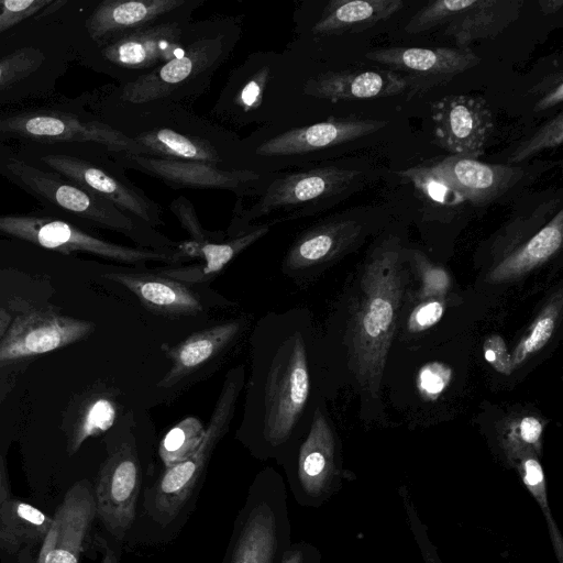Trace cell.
<instances>
[{
    "instance_id": "cell-5",
    "label": "cell",
    "mask_w": 563,
    "mask_h": 563,
    "mask_svg": "<svg viewBox=\"0 0 563 563\" xmlns=\"http://www.w3.org/2000/svg\"><path fill=\"white\" fill-rule=\"evenodd\" d=\"M0 175L42 205L121 233L139 247L167 253L177 251L179 242L169 239L60 174L29 164L2 144H0Z\"/></svg>"
},
{
    "instance_id": "cell-4",
    "label": "cell",
    "mask_w": 563,
    "mask_h": 563,
    "mask_svg": "<svg viewBox=\"0 0 563 563\" xmlns=\"http://www.w3.org/2000/svg\"><path fill=\"white\" fill-rule=\"evenodd\" d=\"M121 115L122 123L113 128L139 144L140 155L247 170L238 132L189 108L121 111Z\"/></svg>"
},
{
    "instance_id": "cell-28",
    "label": "cell",
    "mask_w": 563,
    "mask_h": 563,
    "mask_svg": "<svg viewBox=\"0 0 563 563\" xmlns=\"http://www.w3.org/2000/svg\"><path fill=\"white\" fill-rule=\"evenodd\" d=\"M562 242L563 210L560 209L529 240L498 262L487 274V282L499 284L523 276L556 254Z\"/></svg>"
},
{
    "instance_id": "cell-30",
    "label": "cell",
    "mask_w": 563,
    "mask_h": 563,
    "mask_svg": "<svg viewBox=\"0 0 563 563\" xmlns=\"http://www.w3.org/2000/svg\"><path fill=\"white\" fill-rule=\"evenodd\" d=\"M276 547L275 514L266 503H261L250 511L230 563H272Z\"/></svg>"
},
{
    "instance_id": "cell-51",
    "label": "cell",
    "mask_w": 563,
    "mask_h": 563,
    "mask_svg": "<svg viewBox=\"0 0 563 563\" xmlns=\"http://www.w3.org/2000/svg\"><path fill=\"white\" fill-rule=\"evenodd\" d=\"M8 499V487L3 472L2 460L0 457V505Z\"/></svg>"
},
{
    "instance_id": "cell-49",
    "label": "cell",
    "mask_w": 563,
    "mask_h": 563,
    "mask_svg": "<svg viewBox=\"0 0 563 563\" xmlns=\"http://www.w3.org/2000/svg\"><path fill=\"white\" fill-rule=\"evenodd\" d=\"M280 563H303V555L300 550H288L283 554Z\"/></svg>"
},
{
    "instance_id": "cell-45",
    "label": "cell",
    "mask_w": 563,
    "mask_h": 563,
    "mask_svg": "<svg viewBox=\"0 0 563 563\" xmlns=\"http://www.w3.org/2000/svg\"><path fill=\"white\" fill-rule=\"evenodd\" d=\"M444 301L440 298H430L418 305L410 313L408 329L411 332H421L434 325L443 316Z\"/></svg>"
},
{
    "instance_id": "cell-11",
    "label": "cell",
    "mask_w": 563,
    "mask_h": 563,
    "mask_svg": "<svg viewBox=\"0 0 563 563\" xmlns=\"http://www.w3.org/2000/svg\"><path fill=\"white\" fill-rule=\"evenodd\" d=\"M196 9L115 37L100 46L103 62L122 73L121 84L142 76L179 56L195 37L201 20Z\"/></svg>"
},
{
    "instance_id": "cell-3",
    "label": "cell",
    "mask_w": 563,
    "mask_h": 563,
    "mask_svg": "<svg viewBox=\"0 0 563 563\" xmlns=\"http://www.w3.org/2000/svg\"><path fill=\"white\" fill-rule=\"evenodd\" d=\"M401 251L395 236L373 250L347 325L349 366L374 396L379 391L404 292Z\"/></svg>"
},
{
    "instance_id": "cell-10",
    "label": "cell",
    "mask_w": 563,
    "mask_h": 563,
    "mask_svg": "<svg viewBox=\"0 0 563 563\" xmlns=\"http://www.w3.org/2000/svg\"><path fill=\"white\" fill-rule=\"evenodd\" d=\"M0 136L42 143H92L110 154H141L136 142L103 120L54 109L0 112Z\"/></svg>"
},
{
    "instance_id": "cell-2",
    "label": "cell",
    "mask_w": 563,
    "mask_h": 563,
    "mask_svg": "<svg viewBox=\"0 0 563 563\" xmlns=\"http://www.w3.org/2000/svg\"><path fill=\"white\" fill-rule=\"evenodd\" d=\"M242 15L201 20L186 49L157 68L122 82L114 96L120 111L189 108L210 88L217 71L242 37Z\"/></svg>"
},
{
    "instance_id": "cell-17",
    "label": "cell",
    "mask_w": 563,
    "mask_h": 563,
    "mask_svg": "<svg viewBox=\"0 0 563 563\" xmlns=\"http://www.w3.org/2000/svg\"><path fill=\"white\" fill-rule=\"evenodd\" d=\"M95 330L91 321L34 310L12 320L0 341V367L74 344Z\"/></svg>"
},
{
    "instance_id": "cell-21",
    "label": "cell",
    "mask_w": 563,
    "mask_h": 563,
    "mask_svg": "<svg viewBox=\"0 0 563 563\" xmlns=\"http://www.w3.org/2000/svg\"><path fill=\"white\" fill-rule=\"evenodd\" d=\"M428 168L460 198L476 207L495 202L525 176L520 167L457 155H449Z\"/></svg>"
},
{
    "instance_id": "cell-24",
    "label": "cell",
    "mask_w": 563,
    "mask_h": 563,
    "mask_svg": "<svg viewBox=\"0 0 563 563\" xmlns=\"http://www.w3.org/2000/svg\"><path fill=\"white\" fill-rule=\"evenodd\" d=\"M402 7L401 0H330L311 16L294 12L296 38L321 41L361 32L388 20Z\"/></svg>"
},
{
    "instance_id": "cell-34",
    "label": "cell",
    "mask_w": 563,
    "mask_h": 563,
    "mask_svg": "<svg viewBox=\"0 0 563 563\" xmlns=\"http://www.w3.org/2000/svg\"><path fill=\"white\" fill-rule=\"evenodd\" d=\"M205 430L202 422L194 416L185 417L174 424L158 446V454L165 468L190 456L199 445Z\"/></svg>"
},
{
    "instance_id": "cell-38",
    "label": "cell",
    "mask_w": 563,
    "mask_h": 563,
    "mask_svg": "<svg viewBox=\"0 0 563 563\" xmlns=\"http://www.w3.org/2000/svg\"><path fill=\"white\" fill-rule=\"evenodd\" d=\"M472 0H437L423 5L411 16L405 31L417 34L434 26L445 25L455 14L465 9Z\"/></svg>"
},
{
    "instance_id": "cell-23",
    "label": "cell",
    "mask_w": 563,
    "mask_h": 563,
    "mask_svg": "<svg viewBox=\"0 0 563 563\" xmlns=\"http://www.w3.org/2000/svg\"><path fill=\"white\" fill-rule=\"evenodd\" d=\"M96 517L90 483L76 482L57 507L36 563H79L84 541Z\"/></svg>"
},
{
    "instance_id": "cell-33",
    "label": "cell",
    "mask_w": 563,
    "mask_h": 563,
    "mask_svg": "<svg viewBox=\"0 0 563 563\" xmlns=\"http://www.w3.org/2000/svg\"><path fill=\"white\" fill-rule=\"evenodd\" d=\"M562 301V291L560 290L541 309L527 333L510 354L514 368L520 366L549 342L561 316Z\"/></svg>"
},
{
    "instance_id": "cell-18",
    "label": "cell",
    "mask_w": 563,
    "mask_h": 563,
    "mask_svg": "<svg viewBox=\"0 0 563 563\" xmlns=\"http://www.w3.org/2000/svg\"><path fill=\"white\" fill-rule=\"evenodd\" d=\"M434 136L450 153L477 159L494 131L493 113L485 98L449 95L432 103Z\"/></svg>"
},
{
    "instance_id": "cell-46",
    "label": "cell",
    "mask_w": 563,
    "mask_h": 563,
    "mask_svg": "<svg viewBox=\"0 0 563 563\" xmlns=\"http://www.w3.org/2000/svg\"><path fill=\"white\" fill-rule=\"evenodd\" d=\"M401 495L404 497V504L407 509V515L409 518L411 530L421 550L424 563H442L438 556L437 550L434 549L432 542L428 538L427 529L424 525L421 522L420 518L418 517L417 511L408 494L401 493Z\"/></svg>"
},
{
    "instance_id": "cell-31",
    "label": "cell",
    "mask_w": 563,
    "mask_h": 563,
    "mask_svg": "<svg viewBox=\"0 0 563 563\" xmlns=\"http://www.w3.org/2000/svg\"><path fill=\"white\" fill-rule=\"evenodd\" d=\"M119 404L114 391L100 389L82 400L67 437V452L75 454L90 438L110 430L117 422Z\"/></svg>"
},
{
    "instance_id": "cell-22",
    "label": "cell",
    "mask_w": 563,
    "mask_h": 563,
    "mask_svg": "<svg viewBox=\"0 0 563 563\" xmlns=\"http://www.w3.org/2000/svg\"><path fill=\"white\" fill-rule=\"evenodd\" d=\"M206 0H103L85 21L99 46L121 35L198 9Z\"/></svg>"
},
{
    "instance_id": "cell-6",
    "label": "cell",
    "mask_w": 563,
    "mask_h": 563,
    "mask_svg": "<svg viewBox=\"0 0 563 563\" xmlns=\"http://www.w3.org/2000/svg\"><path fill=\"white\" fill-rule=\"evenodd\" d=\"M387 123L330 115L302 125L255 129L241 137L242 157L246 169L258 174L302 168L316 164L338 146L379 131Z\"/></svg>"
},
{
    "instance_id": "cell-29",
    "label": "cell",
    "mask_w": 563,
    "mask_h": 563,
    "mask_svg": "<svg viewBox=\"0 0 563 563\" xmlns=\"http://www.w3.org/2000/svg\"><path fill=\"white\" fill-rule=\"evenodd\" d=\"M53 518L38 508L18 499L0 505V548L19 553L43 542Z\"/></svg>"
},
{
    "instance_id": "cell-39",
    "label": "cell",
    "mask_w": 563,
    "mask_h": 563,
    "mask_svg": "<svg viewBox=\"0 0 563 563\" xmlns=\"http://www.w3.org/2000/svg\"><path fill=\"white\" fill-rule=\"evenodd\" d=\"M170 212L177 218L183 229L188 233L189 240L198 243L222 242L228 235L225 231H210L205 229L196 213L192 203L184 196H178L168 206Z\"/></svg>"
},
{
    "instance_id": "cell-41",
    "label": "cell",
    "mask_w": 563,
    "mask_h": 563,
    "mask_svg": "<svg viewBox=\"0 0 563 563\" xmlns=\"http://www.w3.org/2000/svg\"><path fill=\"white\" fill-rule=\"evenodd\" d=\"M54 0H1L0 1V34L22 21L37 16Z\"/></svg>"
},
{
    "instance_id": "cell-14",
    "label": "cell",
    "mask_w": 563,
    "mask_h": 563,
    "mask_svg": "<svg viewBox=\"0 0 563 563\" xmlns=\"http://www.w3.org/2000/svg\"><path fill=\"white\" fill-rule=\"evenodd\" d=\"M123 170L133 169L164 183L173 189H217L238 199L260 197L273 174L224 169L199 162L175 161L135 154H110Z\"/></svg>"
},
{
    "instance_id": "cell-13",
    "label": "cell",
    "mask_w": 563,
    "mask_h": 563,
    "mask_svg": "<svg viewBox=\"0 0 563 563\" xmlns=\"http://www.w3.org/2000/svg\"><path fill=\"white\" fill-rule=\"evenodd\" d=\"M132 418L131 412L123 417V435L101 465L93 493L96 516L115 538H123L131 528L140 490V460Z\"/></svg>"
},
{
    "instance_id": "cell-9",
    "label": "cell",
    "mask_w": 563,
    "mask_h": 563,
    "mask_svg": "<svg viewBox=\"0 0 563 563\" xmlns=\"http://www.w3.org/2000/svg\"><path fill=\"white\" fill-rule=\"evenodd\" d=\"M280 52L256 51L231 69L209 119L235 132L255 125L268 128L274 122L272 86Z\"/></svg>"
},
{
    "instance_id": "cell-1",
    "label": "cell",
    "mask_w": 563,
    "mask_h": 563,
    "mask_svg": "<svg viewBox=\"0 0 563 563\" xmlns=\"http://www.w3.org/2000/svg\"><path fill=\"white\" fill-rule=\"evenodd\" d=\"M309 321L299 308L268 311L253 325L250 372L236 438L277 453L292 443L313 416Z\"/></svg>"
},
{
    "instance_id": "cell-12",
    "label": "cell",
    "mask_w": 563,
    "mask_h": 563,
    "mask_svg": "<svg viewBox=\"0 0 563 563\" xmlns=\"http://www.w3.org/2000/svg\"><path fill=\"white\" fill-rule=\"evenodd\" d=\"M250 324V316H239L194 332L177 344H162L170 367L156 388L172 395L208 377L238 345Z\"/></svg>"
},
{
    "instance_id": "cell-47",
    "label": "cell",
    "mask_w": 563,
    "mask_h": 563,
    "mask_svg": "<svg viewBox=\"0 0 563 563\" xmlns=\"http://www.w3.org/2000/svg\"><path fill=\"white\" fill-rule=\"evenodd\" d=\"M486 361L500 374L510 375L515 369L511 355L508 353L504 339L498 334L489 335L483 344Z\"/></svg>"
},
{
    "instance_id": "cell-40",
    "label": "cell",
    "mask_w": 563,
    "mask_h": 563,
    "mask_svg": "<svg viewBox=\"0 0 563 563\" xmlns=\"http://www.w3.org/2000/svg\"><path fill=\"white\" fill-rule=\"evenodd\" d=\"M542 431L543 423L533 416H526L514 422L504 440L508 460L526 448H530L538 453L541 448Z\"/></svg>"
},
{
    "instance_id": "cell-16",
    "label": "cell",
    "mask_w": 563,
    "mask_h": 563,
    "mask_svg": "<svg viewBox=\"0 0 563 563\" xmlns=\"http://www.w3.org/2000/svg\"><path fill=\"white\" fill-rule=\"evenodd\" d=\"M41 161L68 180L104 198L152 228L165 224L161 205L134 185L114 161L99 165L66 154H47Z\"/></svg>"
},
{
    "instance_id": "cell-36",
    "label": "cell",
    "mask_w": 563,
    "mask_h": 563,
    "mask_svg": "<svg viewBox=\"0 0 563 563\" xmlns=\"http://www.w3.org/2000/svg\"><path fill=\"white\" fill-rule=\"evenodd\" d=\"M399 174L415 185L426 206L434 211H442L443 216L455 213L459 205L464 202L462 198L438 179L428 166L411 167Z\"/></svg>"
},
{
    "instance_id": "cell-15",
    "label": "cell",
    "mask_w": 563,
    "mask_h": 563,
    "mask_svg": "<svg viewBox=\"0 0 563 563\" xmlns=\"http://www.w3.org/2000/svg\"><path fill=\"white\" fill-rule=\"evenodd\" d=\"M131 291L150 311L170 319L198 317L211 309L231 308L235 303L209 285L176 280L155 268L117 269L101 274Z\"/></svg>"
},
{
    "instance_id": "cell-8",
    "label": "cell",
    "mask_w": 563,
    "mask_h": 563,
    "mask_svg": "<svg viewBox=\"0 0 563 563\" xmlns=\"http://www.w3.org/2000/svg\"><path fill=\"white\" fill-rule=\"evenodd\" d=\"M0 235L32 243L62 254L87 253L122 264L144 267L146 263L184 264L178 251L161 252L131 247L97 238L60 219L31 214H0Z\"/></svg>"
},
{
    "instance_id": "cell-50",
    "label": "cell",
    "mask_w": 563,
    "mask_h": 563,
    "mask_svg": "<svg viewBox=\"0 0 563 563\" xmlns=\"http://www.w3.org/2000/svg\"><path fill=\"white\" fill-rule=\"evenodd\" d=\"M12 322L11 314L3 308H0V341L3 339L7 333L10 324Z\"/></svg>"
},
{
    "instance_id": "cell-19",
    "label": "cell",
    "mask_w": 563,
    "mask_h": 563,
    "mask_svg": "<svg viewBox=\"0 0 563 563\" xmlns=\"http://www.w3.org/2000/svg\"><path fill=\"white\" fill-rule=\"evenodd\" d=\"M365 57L401 71L410 93L420 95L451 81L457 75L481 64L470 48L388 47L372 49Z\"/></svg>"
},
{
    "instance_id": "cell-26",
    "label": "cell",
    "mask_w": 563,
    "mask_h": 563,
    "mask_svg": "<svg viewBox=\"0 0 563 563\" xmlns=\"http://www.w3.org/2000/svg\"><path fill=\"white\" fill-rule=\"evenodd\" d=\"M297 473L301 487L311 496L321 495L335 474V440L330 422L318 406L297 456Z\"/></svg>"
},
{
    "instance_id": "cell-42",
    "label": "cell",
    "mask_w": 563,
    "mask_h": 563,
    "mask_svg": "<svg viewBox=\"0 0 563 563\" xmlns=\"http://www.w3.org/2000/svg\"><path fill=\"white\" fill-rule=\"evenodd\" d=\"M451 377L452 371L448 365L441 362L428 363L418 373V390L424 399L434 400L449 386Z\"/></svg>"
},
{
    "instance_id": "cell-25",
    "label": "cell",
    "mask_w": 563,
    "mask_h": 563,
    "mask_svg": "<svg viewBox=\"0 0 563 563\" xmlns=\"http://www.w3.org/2000/svg\"><path fill=\"white\" fill-rule=\"evenodd\" d=\"M269 230L268 224L260 223L242 234L228 236L222 242L198 244L190 240L183 241L179 242L177 251L184 264L154 268L183 283L209 285L230 262L266 235Z\"/></svg>"
},
{
    "instance_id": "cell-27",
    "label": "cell",
    "mask_w": 563,
    "mask_h": 563,
    "mask_svg": "<svg viewBox=\"0 0 563 563\" xmlns=\"http://www.w3.org/2000/svg\"><path fill=\"white\" fill-rule=\"evenodd\" d=\"M523 0H472L445 25L444 34L461 48L478 40L494 38L520 15Z\"/></svg>"
},
{
    "instance_id": "cell-44",
    "label": "cell",
    "mask_w": 563,
    "mask_h": 563,
    "mask_svg": "<svg viewBox=\"0 0 563 563\" xmlns=\"http://www.w3.org/2000/svg\"><path fill=\"white\" fill-rule=\"evenodd\" d=\"M563 77L562 70L558 69L539 84L534 85L529 92L540 95L539 100L534 104V112H543L562 103L563 100Z\"/></svg>"
},
{
    "instance_id": "cell-37",
    "label": "cell",
    "mask_w": 563,
    "mask_h": 563,
    "mask_svg": "<svg viewBox=\"0 0 563 563\" xmlns=\"http://www.w3.org/2000/svg\"><path fill=\"white\" fill-rule=\"evenodd\" d=\"M563 141V114L559 112L555 117L544 122L532 135L522 141L508 158L509 165L521 163L537 155L538 153L556 148Z\"/></svg>"
},
{
    "instance_id": "cell-43",
    "label": "cell",
    "mask_w": 563,
    "mask_h": 563,
    "mask_svg": "<svg viewBox=\"0 0 563 563\" xmlns=\"http://www.w3.org/2000/svg\"><path fill=\"white\" fill-rule=\"evenodd\" d=\"M413 260L422 279L423 295L432 298L443 296L450 286L448 273L443 268L432 265L419 252H413Z\"/></svg>"
},
{
    "instance_id": "cell-32",
    "label": "cell",
    "mask_w": 563,
    "mask_h": 563,
    "mask_svg": "<svg viewBox=\"0 0 563 563\" xmlns=\"http://www.w3.org/2000/svg\"><path fill=\"white\" fill-rule=\"evenodd\" d=\"M509 461L518 468L525 486L539 504L547 521L555 556L559 563H563V539L548 504L544 473L537 452L526 448L516 453Z\"/></svg>"
},
{
    "instance_id": "cell-48",
    "label": "cell",
    "mask_w": 563,
    "mask_h": 563,
    "mask_svg": "<svg viewBox=\"0 0 563 563\" xmlns=\"http://www.w3.org/2000/svg\"><path fill=\"white\" fill-rule=\"evenodd\" d=\"M538 3L540 11L545 15L556 13L563 7L562 0H539Z\"/></svg>"
},
{
    "instance_id": "cell-35",
    "label": "cell",
    "mask_w": 563,
    "mask_h": 563,
    "mask_svg": "<svg viewBox=\"0 0 563 563\" xmlns=\"http://www.w3.org/2000/svg\"><path fill=\"white\" fill-rule=\"evenodd\" d=\"M46 62L42 51L21 47L0 58V100L35 76Z\"/></svg>"
},
{
    "instance_id": "cell-7",
    "label": "cell",
    "mask_w": 563,
    "mask_h": 563,
    "mask_svg": "<svg viewBox=\"0 0 563 563\" xmlns=\"http://www.w3.org/2000/svg\"><path fill=\"white\" fill-rule=\"evenodd\" d=\"M245 377L244 364L231 367L227 372L199 445L186 460L166 467L156 482L153 508L162 522L173 520L186 505L214 449L229 432Z\"/></svg>"
},
{
    "instance_id": "cell-20",
    "label": "cell",
    "mask_w": 563,
    "mask_h": 563,
    "mask_svg": "<svg viewBox=\"0 0 563 563\" xmlns=\"http://www.w3.org/2000/svg\"><path fill=\"white\" fill-rule=\"evenodd\" d=\"M362 227L353 219L334 217L300 231L285 252L280 271L301 285L338 260L358 240Z\"/></svg>"
}]
</instances>
